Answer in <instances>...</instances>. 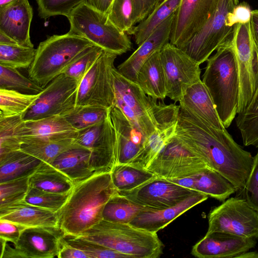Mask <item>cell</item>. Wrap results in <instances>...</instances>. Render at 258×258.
<instances>
[{
	"label": "cell",
	"instance_id": "c3c4849f",
	"mask_svg": "<svg viewBox=\"0 0 258 258\" xmlns=\"http://www.w3.org/2000/svg\"><path fill=\"white\" fill-rule=\"evenodd\" d=\"M243 193L249 206L258 212V151L253 157L251 169Z\"/></svg>",
	"mask_w": 258,
	"mask_h": 258
},
{
	"label": "cell",
	"instance_id": "8d00e7d4",
	"mask_svg": "<svg viewBox=\"0 0 258 258\" xmlns=\"http://www.w3.org/2000/svg\"><path fill=\"white\" fill-rule=\"evenodd\" d=\"M111 109L95 105L76 106L64 117L78 131L104 121Z\"/></svg>",
	"mask_w": 258,
	"mask_h": 258
},
{
	"label": "cell",
	"instance_id": "484cf974",
	"mask_svg": "<svg viewBox=\"0 0 258 258\" xmlns=\"http://www.w3.org/2000/svg\"><path fill=\"white\" fill-rule=\"evenodd\" d=\"M0 219L9 220L27 227H58L56 212L25 201L0 208Z\"/></svg>",
	"mask_w": 258,
	"mask_h": 258
},
{
	"label": "cell",
	"instance_id": "5b68a950",
	"mask_svg": "<svg viewBox=\"0 0 258 258\" xmlns=\"http://www.w3.org/2000/svg\"><path fill=\"white\" fill-rule=\"evenodd\" d=\"M94 45L83 37L69 32L53 35L41 42L29 68V78L45 88L61 74L87 48Z\"/></svg>",
	"mask_w": 258,
	"mask_h": 258
},
{
	"label": "cell",
	"instance_id": "d4e9b609",
	"mask_svg": "<svg viewBox=\"0 0 258 258\" xmlns=\"http://www.w3.org/2000/svg\"><path fill=\"white\" fill-rule=\"evenodd\" d=\"M179 102V107L211 126L221 130L226 128L218 115L212 97L202 80L189 87Z\"/></svg>",
	"mask_w": 258,
	"mask_h": 258
},
{
	"label": "cell",
	"instance_id": "d6a6232c",
	"mask_svg": "<svg viewBox=\"0 0 258 258\" xmlns=\"http://www.w3.org/2000/svg\"><path fill=\"white\" fill-rule=\"evenodd\" d=\"M181 0H162L151 13L135 26L133 35L136 44L139 46L165 20L173 14Z\"/></svg>",
	"mask_w": 258,
	"mask_h": 258
},
{
	"label": "cell",
	"instance_id": "5bb4252c",
	"mask_svg": "<svg viewBox=\"0 0 258 258\" xmlns=\"http://www.w3.org/2000/svg\"><path fill=\"white\" fill-rule=\"evenodd\" d=\"M233 43L239 76L238 114L245 109L258 87V53L250 34L249 22L236 25Z\"/></svg>",
	"mask_w": 258,
	"mask_h": 258
},
{
	"label": "cell",
	"instance_id": "7c38bea8",
	"mask_svg": "<svg viewBox=\"0 0 258 258\" xmlns=\"http://www.w3.org/2000/svg\"><path fill=\"white\" fill-rule=\"evenodd\" d=\"M64 236L58 227H27L15 244L0 238V258L57 257Z\"/></svg>",
	"mask_w": 258,
	"mask_h": 258
},
{
	"label": "cell",
	"instance_id": "ba28073f",
	"mask_svg": "<svg viewBox=\"0 0 258 258\" xmlns=\"http://www.w3.org/2000/svg\"><path fill=\"white\" fill-rule=\"evenodd\" d=\"M238 4V0H219L215 12L204 26L193 37L179 47L201 64L234 33V27L227 24L229 13Z\"/></svg>",
	"mask_w": 258,
	"mask_h": 258
},
{
	"label": "cell",
	"instance_id": "60d3db41",
	"mask_svg": "<svg viewBox=\"0 0 258 258\" xmlns=\"http://www.w3.org/2000/svg\"><path fill=\"white\" fill-rule=\"evenodd\" d=\"M107 15L119 30L127 35H133L135 24L133 0H113Z\"/></svg>",
	"mask_w": 258,
	"mask_h": 258
},
{
	"label": "cell",
	"instance_id": "7dc6e473",
	"mask_svg": "<svg viewBox=\"0 0 258 258\" xmlns=\"http://www.w3.org/2000/svg\"><path fill=\"white\" fill-rule=\"evenodd\" d=\"M87 0H36L38 16L46 19L50 17L62 15L67 17L74 9Z\"/></svg>",
	"mask_w": 258,
	"mask_h": 258
},
{
	"label": "cell",
	"instance_id": "db71d44e",
	"mask_svg": "<svg viewBox=\"0 0 258 258\" xmlns=\"http://www.w3.org/2000/svg\"><path fill=\"white\" fill-rule=\"evenodd\" d=\"M249 26L251 37L258 53V10L251 11Z\"/></svg>",
	"mask_w": 258,
	"mask_h": 258
},
{
	"label": "cell",
	"instance_id": "681fc988",
	"mask_svg": "<svg viewBox=\"0 0 258 258\" xmlns=\"http://www.w3.org/2000/svg\"><path fill=\"white\" fill-rule=\"evenodd\" d=\"M27 227L7 220L0 219V238L16 244L22 231Z\"/></svg>",
	"mask_w": 258,
	"mask_h": 258
},
{
	"label": "cell",
	"instance_id": "d590c367",
	"mask_svg": "<svg viewBox=\"0 0 258 258\" xmlns=\"http://www.w3.org/2000/svg\"><path fill=\"white\" fill-rule=\"evenodd\" d=\"M237 114L236 123L243 145L258 148V87L245 109Z\"/></svg>",
	"mask_w": 258,
	"mask_h": 258
},
{
	"label": "cell",
	"instance_id": "f546056e",
	"mask_svg": "<svg viewBox=\"0 0 258 258\" xmlns=\"http://www.w3.org/2000/svg\"><path fill=\"white\" fill-rule=\"evenodd\" d=\"M42 162L21 149L0 155V183L29 176Z\"/></svg>",
	"mask_w": 258,
	"mask_h": 258
},
{
	"label": "cell",
	"instance_id": "e0dca14e",
	"mask_svg": "<svg viewBox=\"0 0 258 258\" xmlns=\"http://www.w3.org/2000/svg\"><path fill=\"white\" fill-rule=\"evenodd\" d=\"M197 192L156 176L133 190L118 193L146 208L162 209L174 206Z\"/></svg>",
	"mask_w": 258,
	"mask_h": 258
},
{
	"label": "cell",
	"instance_id": "bcb514c9",
	"mask_svg": "<svg viewBox=\"0 0 258 258\" xmlns=\"http://www.w3.org/2000/svg\"><path fill=\"white\" fill-rule=\"evenodd\" d=\"M103 50L101 47L95 45L87 48L66 69L63 74L80 82Z\"/></svg>",
	"mask_w": 258,
	"mask_h": 258
},
{
	"label": "cell",
	"instance_id": "d6986e66",
	"mask_svg": "<svg viewBox=\"0 0 258 258\" xmlns=\"http://www.w3.org/2000/svg\"><path fill=\"white\" fill-rule=\"evenodd\" d=\"M256 244L255 238L224 232L206 233L194 245L191 254L199 258H236L254 247Z\"/></svg>",
	"mask_w": 258,
	"mask_h": 258
},
{
	"label": "cell",
	"instance_id": "680465c9",
	"mask_svg": "<svg viewBox=\"0 0 258 258\" xmlns=\"http://www.w3.org/2000/svg\"><path fill=\"white\" fill-rule=\"evenodd\" d=\"M17 0H0V7L7 5Z\"/></svg>",
	"mask_w": 258,
	"mask_h": 258
},
{
	"label": "cell",
	"instance_id": "4316f807",
	"mask_svg": "<svg viewBox=\"0 0 258 258\" xmlns=\"http://www.w3.org/2000/svg\"><path fill=\"white\" fill-rule=\"evenodd\" d=\"M91 151L75 143L50 164L75 183L96 173L91 165Z\"/></svg>",
	"mask_w": 258,
	"mask_h": 258
},
{
	"label": "cell",
	"instance_id": "277c9868",
	"mask_svg": "<svg viewBox=\"0 0 258 258\" xmlns=\"http://www.w3.org/2000/svg\"><path fill=\"white\" fill-rule=\"evenodd\" d=\"M156 233L128 223L102 220L79 236L131 258H157L162 254L164 245Z\"/></svg>",
	"mask_w": 258,
	"mask_h": 258
},
{
	"label": "cell",
	"instance_id": "f35d334b",
	"mask_svg": "<svg viewBox=\"0 0 258 258\" xmlns=\"http://www.w3.org/2000/svg\"><path fill=\"white\" fill-rule=\"evenodd\" d=\"M0 89L36 95L44 88L24 77L17 69L0 65Z\"/></svg>",
	"mask_w": 258,
	"mask_h": 258
},
{
	"label": "cell",
	"instance_id": "3957f363",
	"mask_svg": "<svg viewBox=\"0 0 258 258\" xmlns=\"http://www.w3.org/2000/svg\"><path fill=\"white\" fill-rule=\"evenodd\" d=\"M216 50L207 60L202 81L226 128L237 114L240 93L239 76L233 36Z\"/></svg>",
	"mask_w": 258,
	"mask_h": 258
},
{
	"label": "cell",
	"instance_id": "2e32d148",
	"mask_svg": "<svg viewBox=\"0 0 258 258\" xmlns=\"http://www.w3.org/2000/svg\"><path fill=\"white\" fill-rule=\"evenodd\" d=\"M208 166L174 136L162 147L146 169L157 176L174 179L190 176Z\"/></svg>",
	"mask_w": 258,
	"mask_h": 258
},
{
	"label": "cell",
	"instance_id": "1f68e13d",
	"mask_svg": "<svg viewBox=\"0 0 258 258\" xmlns=\"http://www.w3.org/2000/svg\"><path fill=\"white\" fill-rule=\"evenodd\" d=\"M19 138L22 151L49 164L75 144V139L41 140L24 137Z\"/></svg>",
	"mask_w": 258,
	"mask_h": 258
},
{
	"label": "cell",
	"instance_id": "44dd1931",
	"mask_svg": "<svg viewBox=\"0 0 258 258\" xmlns=\"http://www.w3.org/2000/svg\"><path fill=\"white\" fill-rule=\"evenodd\" d=\"M33 14L29 0H17L0 7V32L19 45L34 47L30 36Z\"/></svg>",
	"mask_w": 258,
	"mask_h": 258
},
{
	"label": "cell",
	"instance_id": "8992f818",
	"mask_svg": "<svg viewBox=\"0 0 258 258\" xmlns=\"http://www.w3.org/2000/svg\"><path fill=\"white\" fill-rule=\"evenodd\" d=\"M67 17L69 32L91 41L104 50L121 55L132 48L127 34L117 28L107 14L90 7L86 2L74 9Z\"/></svg>",
	"mask_w": 258,
	"mask_h": 258
},
{
	"label": "cell",
	"instance_id": "6f0895ef",
	"mask_svg": "<svg viewBox=\"0 0 258 258\" xmlns=\"http://www.w3.org/2000/svg\"><path fill=\"white\" fill-rule=\"evenodd\" d=\"M236 258H258V252L247 251L241 253Z\"/></svg>",
	"mask_w": 258,
	"mask_h": 258
},
{
	"label": "cell",
	"instance_id": "ab89813d",
	"mask_svg": "<svg viewBox=\"0 0 258 258\" xmlns=\"http://www.w3.org/2000/svg\"><path fill=\"white\" fill-rule=\"evenodd\" d=\"M36 52L34 47L0 44V65L17 69L29 68Z\"/></svg>",
	"mask_w": 258,
	"mask_h": 258
},
{
	"label": "cell",
	"instance_id": "9c48e42d",
	"mask_svg": "<svg viewBox=\"0 0 258 258\" xmlns=\"http://www.w3.org/2000/svg\"><path fill=\"white\" fill-rule=\"evenodd\" d=\"M117 55L103 50L80 82L76 106L95 105L111 108L115 92L112 70Z\"/></svg>",
	"mask_w": 258,
	"mask_h": 258
},
{
	"label": "cell",
	"instance_id": "7bdbcfd3",
	"mask_svg": "<svg viewBox=\"0 0 258 258\" xmlns=\"http://www.w3.org/2000/svg\"><path fill=\"white\" fill-rule=\"evenodd\" d=\"M29 177L0 183V208L25 201L29 188Z\"/></svg>",
	"mask_w": 258,
	"mask_h": 258
},
{
	"label": "cell",
	"instance_id": "7a4b0ae2",
	"mask_svg": "<svg viewBox=\"0 0 258 258\" xmlns=\"http://www.w3.org/2000/svg\"><path fill=\"white\" fill-rule=\"evenodd\" d=\"M117 192L110 172L96 173L74 183L63 206L56 212L65 236H79L103 220L105 206Z\"/></svg>",
	"mask_w": 258,
	"mask_h": 258
},
{
	"label": "cell",
	"instance_id": "83f0119b",
	"mask_svg": "<svg viewBox=\"0 0 258 258\" xmlns=\"http://www.w3.org/2000/svg\"><path fill=\"white\" fill-rule=\"evenodd\" d=\"M160 50L155 52L145 62L138 73L135 83L149 96L163 100L167 97L166 87Z\"/></svg>",
	"mask_w": 258,
	"mask_h": 258
},
{
	"label": "cell",
	"instance_id": "4fadbf2b",
	"mask_svg": "<svg viewBox=\"0 0 258 258\" xmlns=\"http://www.w3.org/2000/svg\"><path fill=\"white\" fill-rule=\"evenodd\" d=\"M166 81V96L179 102L187 89L201 81L200 64L170 42L160 50Z\"/></svg>",
	"mask_w": 258,
	"mask_h": 258
},
{
	"label": "cell",
	"instance_id": "b9f144b4",
	"mask_svg": "<svg viewBox=\"0 0 258 258\" xmlns=\"http://www.w3.org/2000/svg\"><path fill=\"white\" fill-rule=\"evenodd\" d=\"M22 120V115L0 116V155L21 149L22 142L17 128Z\"/></svg>",
	"mask_w": 258,
	"mask_h": 258
},
{
	"label": "cell",
	"instance_id": "74e56055",
	"mask_svg": "<svg viewBox=\"0 0 258 258\" xmlns=\"http://www.w3.org/2000/svg\"><path fill=\"white\" fill-rule=\"evenodd\" d=\"M36 95L0 89V116L4 117L22 115L39 97Z\"/></svg>",
	"mask_w": 258,
	"mask_h": 258
},
{
	"label": "cell",
	"instance_id": "11a10c76",
	"mask_svg": "<svg viewBox=\"0 0 258 258\" xmlns=\"http://www.w3.org/2000/svg\"><path fill=\"white\" fill-rule=\"evenodd\" d=\"M113 0H87L90 7L105 14H107Z\"/></svg>",
	"mask_w": 258,
	"mask_h": 258
},
{
	"label": "cell",
	"instance_id": "30bf717a",
	"mask_svg": "<svg viewBox=\"0 0 258 258\" xmlns=\"http://www.w3.org/2000/svg\"><path fill=\"white\" fill-rule=\"evenodd\" d=\"M208 218L207 233L224 232L258 238V212L250 207L244 199L228 198L213 208Z\"/></svg>",
	"mask_w": 258,
	"mask_h": 258
},
{
	"label": "cell",
	"instance_id": "9f6ffc18",
	"mask_svg": "<svg viewBox=\"0 0 258 258\" xmlns=\"http://www.w3.org/2000/svg\"><path fill=\"white\" fill-rule=\"evenodd\" d=\"M0 44L18 45L16 42L6 34L0 32Z\"/></svg>",
	"mask_w": 258,
	"mask_h": 258
},
{
	"label": "cell",
	"instance_id": "603a6c76",
	"mask_svg": "<svg viewBox=\"0 0 258 258\" xmlns=\"http://www.w3.org/2000/svg\"><path fill=\"white\" fill-rule=\"evenodd\" d=\"M208 198V195L197 192L174 206L162 209L146 208L129 224L147 231L157 233L186 211Z\"/></svg>",
	"mask_w": 258,
	"mask_h": 258
},
{
	"label": "cell",
	"instance_id": "4dcf8cb0",
	"mask_svg": "<svg viewBox=\"0 0 258 258\" xmlns=\"http://www.w3.org/2000/svg\"><path fill=\"white\" fill-rule=\"evenodd\" d=\"M29 186L57 194L70 193L74 183L51 164L42 162L29 177Z\"/></svg>",
	"mask_w": 258,
	"mask_h": 258
},
{
	"label": "cell",
	"instance_id": "ee69618b",
	"mask_svg": "<svg viewBox=\"0 0 258 258\" xmlns=\"http://www.w3.org/2000/svg\"><path fill=\"white\" fill-rule=\"evenodd\" d=\"M70 193H54L29 186L25 201L56 212L64 204Z\"/></svg>",
	"mask_w": 258,
	"mask_h": 258
},
{
	"label": "cell",
	"instance_id": "836d02e7",
	"mask_svg": "<svg viewBox=\"0 0 258 258\" xmlns=\"http://www.w3.org/2000/svg\"><path fill=\"white\" fill-rule=\"evenodd\" d=\"M112 182L118 192L133 190L155 177L152 172L130 164H116L110 171Z\"/></svg>",
	"mask_w": 258,
	"mask_h": 258
},
{
	"label": "cell",
	"instance_id": "52a82bcc",
	"mask_svg": "<svg viewBox=\"0 0 258 258\" xmlns=\"http://www.w3.org/2000/svg\"><path fill=\"white\" fill-rule=\"evenodd\" d=\"M115 101L118 107L132 123L148 138L157 129L154 106L157 99L147 95L135 82L119 73L117 69L112 70Z\"/></svg>",
	"mask_w": 258,
	"mask_h": 258
},
{
	"label": "cell",
	"instance_id": "cb8c5ba5",
	"mask_svg": "<svg viewBox=\"0 0 258 258\" xmlns=\"http://www.w3.org/2000/svg\"><path fill=\"white\" fill-rule=\"evenodd\" d=\"M17 132L19 137L41 140L75 139L77 134V131L62 116L22 120L18 125Z\"/></svg>",
	"mask_w": 258,
	"mask_h": 258
},
{
	"label": "cell",
	"instance_id": "6da1fadb",
	"mask_svg": "<svg viewBox=\"0 0 258 258\" xmlns=\"http://www.w3.org/2000/svg\"><path fill=\"white\" fill-rule=\"evenodd\" d=\"M175 137L210 168L243 193L253 160L226 131L214 127L179 107Z\"/></svg>",
	"mask_w": 258,
	"mask_h": 258
},
{
	"label": "cell",
	"instance_id": "9a60e30c",
	"mask_svg": "<svg viewBox=\"0 0 258 258\" xmlns=\"http://www.w3.org/2000/svg\"><path fill=\"white\" fill-rule=\"evenodd\" d=\"M75 143L91 151L96 173L110 172L116 164L117 141L110 113L104 121L78 131Z\"/></svg>",
	"mask_w": 258,
	"mask_h": 258
},
{
	"label": "cell",
	"instance_id": "ffe728a7",
	"mask_svg": "<svg viewBox=\"0 0 258 258\" xmlns=\"http://www.w3.org/2000/svg\"><path fill=\"white\" fill-rule=\"evenodd\" d=\"M110 117L116 137V164H129L142 151L148 138L115 105L111 109Z\"/></svg>",
	"mask_w": 258,
	"mask_h": 258
},
{
	"label": "cell",
	"instance_id": "8fae6325",
	"mask_svg": "<svg viewBox=\"0 0 258 258\" xmlns=\"http://www.w3.org/2000/svg\"><path fill=\"white\" fill-rule=\"evenodd\" d=\"M80 82L61 74L51 81L33 105L22 115L23 121L64 116L77 105Z\"/></svg>",
	"mask_w": 258,
	"mask_h": 258
},
{
	"label": "cell",
	"instance_id": "e575fe53",
	"mask_svg": "<svg viewBox=\"0 0 258 258\" xmlns=\"http://www.w3.org/2000/svg\"><path fill=\"white\" fill-rule=\"evenodd\" d=\"M146 208L117 192L106 204L103 212V220L129 224L140 212Z\"/></svg>",
	"mask_w": 258,
	"mask_h": 258
},
{
	"label": "cell",
	"instance_id": "f1b7e54d",
	"mask_svg": "<svg viewBox=\"0 0 258 258\" xmlns=\"http://www.w3.org/2000/svg\"><path fill=\"white\" fill-rule=\"evenodd\" d=\"M194 190L224 202L236 192L235 187L222 175L208 166L190 175Z\"/></svg>",
	"mask_w": 258,
	"mask_h": 258
},
{
	"label": "cell",
	"instance_id": "f5cc1de1",
	"mask_svg": "<svg viewBox=\"0 0 258 258\" xmlns=\"http://www.w3.org/2000/svg\"><path fill=\"white\" fill-rule=\"evenodd\" d=\"M57 258H89V256L83 250L75 247L64 239L63 236L60 241V248L57 256Z\"/></svg>",
	"mask_w": 258,
	"mask_h": 258
},
{
	"label": "cell",
	"instance_id": "f6af8a7d",
	"mask_svg": "<svg viewBox=\"0 0 258 258\" xmlns=\"http://www.w3.org/2000/svg\"><path fill=\"white\" fill-rule=\"evenodd\" d=\"M64 239L72 246L84 251L89 258H131L127 255L80 236H64Z\"/></svg>",
	"mask_w": 258,
	"mask_h": 258
},
{
	"label": "cell",
	"instance_id": "816d5d0a",
	"mask_svg": "<svg viewBox=\"0 0 258 258\" xmlns=\"http://www.w3.org/2000/svg\"><path fill=\"white\" fill-rule=\"evenodd\" d=\"M162 1L133 0L135 24L144 20Z\"/></svg>",
	"mask_w": 258,
	"mask_h": 258
},
{
	"label": "cell",
	"instance_id": "ac0fdd59",
	"mask_svg": "<svg viewBox=\"0 0 258 258\" xmlns=\"http://www.w3.org/2000/svg\"><path fill=\"white\" fill-rule=\"evenodd\" d=\"M219 0H181L174 13L169 42L180 47L204 26Z\"/></svg>",
	"mask_w": 258,
	"mask_h": 258
},
{
	"label": "cell",
	"instance_id": "7402d4cb",
	"mask_svg": "<svg viewBox=\"0 0 258 258\" xmlns=\"http://www.w3.org/2000/svg\"><path fill=\"white\" fill-rule=\"evenodd\" d=\"M174 13L161 23L125 60L117 71L127 79L136 82L138 73L145 62L156 51L169 42Z\"/></svg>",
	"mask_w": 258,
	"mask_h": 258
},
{
	"label": "cell",
	"instance_id": "f907efd6",
	"mask_svg": "<svg viewBox=\"0 0 258 258\" xmlns=\"http://www.w3.org/2000/svg\"><path fill=\"white\" fill-rule=\"evenodd\" d=\"M251 11L249 6L246 2L238 4L228 15V26L234 27L238 24H244L250 22Z\"/></svg>",
	"mask_w": 258,
	"mask_h": 258
}]
</instances>
